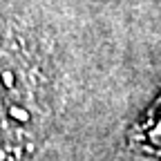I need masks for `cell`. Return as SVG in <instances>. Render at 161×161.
Segmentation results:
<instances>
[{"label":"cell","mask_w":161,"mask_h":161,"mask_svg":"<svg viewBox=\"0 0 161 161\" xmlns=\"http://www.w3.org/2000/svg\"><path fill=\"white\" fill-rule=\"evenodd\" d=\"M47 119L40 58L16 31H0V161H29Z\"/></svg>","instance_id":"6da1fadb"}]
</instances>
